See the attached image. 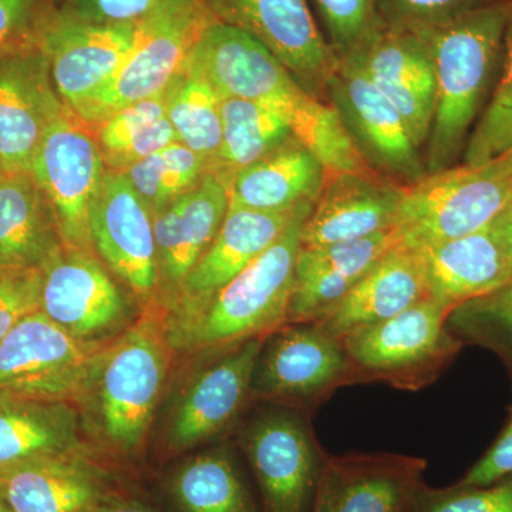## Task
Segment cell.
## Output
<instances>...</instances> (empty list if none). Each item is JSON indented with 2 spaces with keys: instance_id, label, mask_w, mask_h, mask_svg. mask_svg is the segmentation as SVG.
Here are the masks:
<instances>
[{
  "instance_id": "27",
  "label": "cell",
  "mask_w": 512,
  "mask_h": 512,
  "mask_svg": "<svg viewBox=\"0 0 512 512\" xmlns=\"http://www.w3.org/2000/svg\"><path fill=\"white\" fill-rule=\"evenodd\" d=\"M82 430L74 402L0 390V473L35 458L83 450Z\"/></svg>"
},
{
  "instance_id": "29",
  "label": "cell",
  "mask_w": 512,
  "mask_h": 512,
  "mask_svg": "<svg viewBox=\"0 0 512 512\" xmlns=\"http://www.w3.org/2000/svg\"><path fill=\"white\" fill-rule=\"evenodd\" d=\"M430 298L453 311L512 282V262L491 227L420 251Z\"/></svg>"
},
{
  "instance_id": "8",
  "label": "cell",
  "mask_w": 512,
  "mask_h": 512,
  "mask_svg": "<svg viewBox=\"0 0 512 512\" xmlns=\"http://www.w3.org/2000/svg\"><path fill=\"white\" fill-rule=\"evenodd\" d=\"M343 340L315 322L286 323L266 336L251 380V400L315 412L339 387L356 384Z\"/></svg>"
},
{
  "instance_id": "13",
  "label": "cell",
  "mask_w": 512,
  "mask_h": 512,
  "mask_svg": "<svg viewBox=\"0 0 512 512\" xmlns=\"http://www.w3.org/2000/svg\"><path fill=\"white\" fill-rule=\"evenodd\" d=\"M326 99L373 171L406 187L426 177L420 148L413 143L399 111L355 60L339 62L338 72L326 86Z\"/></svg>"
},
{
  "instance_id": "15",
  "label": "cell",
  "mask_w": 512,
  "mask_h": 512,
  "mask_svg": "<svg viewBox=\"0 0 512 512\" xmlns=\"http://www.w3.org/2000/svg\"><path fill=\"white\" fill-rule=\"evenodd\" d=\"M212 18L245 30L268 47L299 84L326 99L339 59L320 33L308 0H202Z\"/></svg>"
},
{
  "instance_id": "9",
  "label": "cell",
  "mask_w": 512,
  "mask_h": 512,
  "mask_svg": "<svg viewBox=\"0 0 512 512\" xmlns=\"http://www.w3.org/2000/svg\"><path fill=\"white\" fill-rule=\"evenodd\" d=\"M309 414L262 404L239 430L265 512H311L325 450L319 446Z\"/></svg>"
},
{
  "instance_id": "16",
  "label": "cell",
  "mask_w": 512,
  "mask_h": 512,
  "mask_svg": "<svg viewBox=\"0 0 512 512\" xmlns=\"http://www.w3.org/2000/svg\"><path fill=\"white\" fill-rule=\"evenodd\" d=\"M93 249L111 274L151 305L160 286L153 215L121 171L104 174L92 210Z\"/></svg>"
},
{
  "instance_id": "41",
  "label": "cell",
  "mask_w": 512,
  "mask_h": 512,
  "mask_svg": "<svg viewBox=\"0 0 512 512\" xmlns=\"http://www.w3.org/2000/svg\"><path fill=\"white\" fill-rule=\"evenodd\" d=\"M167 92L130 104L99 124V147L106 157L165 116Z\"/></svg>"
},
{
  "instance_id": "39",
  "label": "cell",
  "mask_w": 512,
  "mask_h": 512,
  "mask_svg": "<svg viewBox=\"0 0 512 512\" xmlns=\"http://www.w3.org/2000/svg\"><path fill=\"white\" fill-rule=\"evenodd\" d=\"M504 0H379L384 28L421 33Z\"/></svg>"
},
{
  "instance_id": "44",
  "label": "cell",
  "mask_w": 512,
  "mask_h": 512,
  "mask_svg": "<svg viewBox=\"0 0 512 512\" xmlns=\"http://www.w3.org/2000/svg\"><path fill=\"white\" fill-rule=\"evenodd\" d=\"M178 141L173 126L167 116L158 120L153 126L146 128L143 133L137 134L131 138L128 143L120 147L119 150L103 157V160L116 171H124L130 165L144 160V158L153 156L158 151Z\"/></svg>"
},
{
  "instance_id": "19",
  "label": "cell",
  "mask_w": 512,
  "mask_h": 512,
  "mask_svg": "<svg viewBox=\"0 0 512 512\" xmlns=\"http://www.w3.org/2000/svg\"><path fill=\"white\" fill-rule=\"evenodd\" d=\"M426 468L403 454L326 453L311 512H413Z\"/></svg>"
},
{
  "instance_id": "5",
  "label": "cell",
  "mask_w": 512,
  "mask_h": 512,
  "mask_svg": "<svg viewBox=\"0 0 512 512\" xmlns=\"http://www.w3.org/2000/svg\"><path fill=\"white\" fill-rule=\"evenodd\" d=\"M450 312L430 298L343 336L356 382H382L410 392L436 382L463 349L448 329Z\"/></svg>"
},
{
  "instance_id": "3",
  "label": "cell",
  "mask_w": 512,
  "mask_h": 512,
  "mask_svg": "<svg viewBox=\"0 0 512 512\" xmlns=\"http://www.w3.org/2000/svg\"><path fill=\"white\" fill-rule=\"evenodd\" d=\"M171 353L163 312L143 313L100 350L76 404L111 450L133 454L143 446L167 382Z\"/></svg>"
},
{
  "instance_id": "45",
  "label": "cell",
  "mask_w": 512,
  "mask_h": 512,
  "mask_svg": "<svg viewBox=\"0 0 512 512\" xmlns=\"http://www.w3.org/2000/svg\"><path fill=\"white\" fill-rule=\"evenodd\" d=\"M42 0H0V56L29 46L26 43Z\"/></svg>"
},
{
  "instance_id": "35",
  "label": "cell",
  "mask_w": 512,
  "mask_h": 512,
  "mask_svg": "<svg viewBox=\"0 0 512 512\" xmlns=\"http://www.w3.org/2000/svg\"><path fill=\"white\" fill-rule=\"evenodd\" d=\"M447 325L463 346L494 353L512 382V282L456 306L448 315Z\"/></svg>"
},
{
  "instance_id": "40",
  "label": "cell",
  "mask_w": 512,
  "mask_h": 512,
  "mask_svg": "<svg viewBox=\"0 0 512 512\" xmlns=\"http://www.w3.org/2000/svg\"><path fill=\"white\" fill-rule=\"evenodd\" d=\"M42 269L0 266V342L16 325L40 311Z\"/></svg>"
},
{
  "instance_id": "49",
  "label": "cell",
  "mask_w": 512,
  "mask_h": 512,
  "mask_svg": "<svg viewBox=\"0 0 512 512\" xmlns=\"http://www.w3.org/2000/svg\"><path fill=\"white\" fill-rule=\"evenodd\" d=\"M5 173H6L5 168H3V165L0 164V177H2V175L5 174Z\"/></svg>"
},
{
  "instance_id": "22",
  "label": "cell",
  "mask_w": 512,
  "mask_h": 512,
  "mask_svg": "<svg viewBox=\"0 0 512 512\" xmlns=\"http://www.w3.org/2000/svg\"><path fill=\"white\" fill-rule=\"evenodd\" d=\"M397 228L369 238L323 247L301 248L288 309V323L316 322L339 302L397 245Z\"/></svg>"
},
{
  "instance_id": "25",
  "label": "cell",
  "mask_w": 512,
  "mask_h": 512,
  "mask_svg": "<svg viewBox=\"0 0 512 512\" xmlns=\"http://www.w3.org/2000/svg\"><path fill=\"white\" fill-rule=\"evenodd\" d=\"M0 494L13 512H86L110 497L106 473L83 450L2 471Z\"/></svg>"
},
{
  "instance_id": "10",
  "label": "cell",
  "mask_w": 512,
  "mask_h": 512,
  "mask_svg": "<svg viewBox=\"0 0 512 512\" xmlns=\"http://www.w3.org/2000/svg\"><path fill=\"white\" fill-rule=\"evenodd\" d=\"M96 252L62 247L42 268L40 311L72 338L107 345L141 318Z\"/></svg>"
},
{
  "instance_id": "1",
  "label": "cell",
  "mask_w": 512,
  "mask_h": 512,
  "mask_svg": "<svg viewBox=\"0 0 512 512\" xmlns=\"http://www.w3.org/2000/svg\"><path fill=\"white\" fill-rule=\"evenodd\" d=\"M312 208L313 202L302 204L281 237L210 298L165 309V338L173 353L208 355L266 338L288 323L302 229Z\"/></svg>"
},
{
  "instance_id": "42",
  "label": "cell",
  "mask_w": 512,
  "mask_h": 512,
  "mask_svg": "<svg viewBox=\"0 0 512 512\" xmlns=\"http://www.w3.org/2000/svg\"><path fill=\"white\" fill-rule=\"evenodd\" d=\"M163 0H70L67 13L100 25H134L146 19Z\"/></svg>"
},
{
  "instance_id": "14",
  "label": "cell",
  "mask_w": 512,
  "mask_h": 512,
  "mask_svg": "<svg viewBox=\"0 0 512 512\" xmlns=\"http://www.w3.org/2000/svg\"><path fill=\"white\" fill-rule=\"evenodd\" d=\"M104 346L72 338L42 311L30 313L0 342V390L76 403Z\"/></svg>"
},
{
  "instance_id": "7",
  "label": "cell",
  "mask_w": 512,
  "mask_h": 512,
  "mask_svg": "<svg viewBox=\"0 0 512 512\" xmlns=\"http://www.w3.org/2000/svg\"><path fill=\"white\" fill-rule=\"evenodd\" d=\"M211 20L202 0H163L137 23L136 42L119 72L74 116L100 124L130 104L167 92Z\"/></svg>"
},
{
  "instance_id": "48",
  "label": "cell",
  "mask_w": 512,
  "mask_h": 512,
  "mask_svg": "<svg viewBox=\"0 0 512 512\" xmlns=\"http://www.w3.org/2000/svg\"><path fill=\"white\" fill-rule=\"evenodd\" d=\"M0 512H13L9 504L6 503L5 498L2 497V494H0Z\"/></svg>"
},
{
  "instance_id": "11",
  "label": "cell",
  "mask_w": 512,
  "mask_h": 512,
  "mask_svg": "<svg viewBox=\"0 0 512 512\" xmlns=\"http://www.w3.org/2000/svg\"><path fill=\"white\" fill-rule=\"evenodd\" d=\"M265 338L245 340L198 356L197 369L173 397L163 427L164 446L184 453L217 439L237 423L251 400V380Z\"/></svg>"
},
{
  "instance_id": "38",
  "label": "cell",
  "mask_w": 512,
  "mask_h": 512,
  "mask_svg": "<svg viewBox=\"0 0 512 512\" xmlns=\"http://www.w3.org/2000/svg\"><path fill=\"white\" fill-rule=\"evenodd\" d=\"M413 512H512V478L490 485H458L417 491Z\"/></svg>"
},
{
  "instance_id": "20",
  "label": "cell",
  "mask_w": 512,
  "mask_h": 512,
  "mask_svg": "<svg viewBox=\"0 0 512 512\" xmlns=\"http://www.w3.org/2000/svg\"><path fill=\"white\" fill-rule=\"evenodd\" d=\"M348 59L396 107L416 147L427 144L436 110V69L427 40L419 33L382 26Z\"/></svg>"
},
{
  "instance_id": "12",
  "label": "cell",
  "mask_w": 512,
  "mask_h": 512,
  "mask_svg": "<svg viewBox=\"0 0 512 512\" xmlns=\"http://www.w3.org/2000/svg\"><path fill=\"white\" fill-rule=\"evenodd\" d=\"M99 143L66 109L46 131L30 174L55 212L64 247L94 252L90 210L101 181Z\"/></svg>"
},
{
  "instance_id": "28",
  "label": "cell",
  "mask_w": 512,
  "mask_h": 512,
  "mask_svg": "<svg viewBox=\"0 0 512 512\" xmlns=\"http://www.w3.org/2000/svg\"><path fill=\"white\" fill-rule=\"evenodd\" d=\"M328 171L295 137L225 183L228 208L281 212L318 200Z\"/></svg>"
},
{
  "instance_id": "36",
  "label": "cell",
  "mask_w": 512,
  "mask_h": 512,
  "mask_svg": "<svg viewBox=\"0 0 512 512\" xmlns=\"http://www.w3.org/2000/svg\"><path fill=\"white\" fill-rule=\"evenodd\" d=\"M512 148V10L504 36L501 74L493 96L471 131L463 163L480 165L503 156Z\"/></svg>"
},
{
  "instance_id": "33",
  "label": "cell",
  "mask_w": 512,
  "mask_h": 512,
  "mask_svg": "<svg viewBox=\"0 0 512 512\" xmlns=\"http://www.w3.org/2000/svg\"><path fill=\"white\" fill-rule=\"evenodd\" d=\"M165 116L178 141L214 167L221 150L220 99L197 77L181 73L168 87Z\"/></svg>"
},
{
  "instance_id": "24",
  "label": "cell",
  "mask_w": 512,
  "mask_h": 512,
  "mask_svg": "<svg viewBox=\"0 0 512 512\" xmlns=\"http://www.w3.org/2000/svg\"><path fill=\"white\" fill-rule=\"evenodd\" d=\"M430 299L424 256L397 245L316 325L342 339Z\"/></svg>"
},
{
  "instance_id": "32",
  "label": "cell",
  "mask_w": 512,
  "mask_h": 512,
  "mask_svg": "<svg viewBox=\"0 0 512 512\" xmlns=\"http://www.w3.org/2000/svg\"><path fill=\"white\" fill-rule=\"evenodd\" d=\"M221 150L214 174L227 183L242 168L256 163L292 138L288 121L278 111L242 99L220 100Z\"/></svg>"
},
{
  "instance_id": "43",
  "label": "cell",
  "mask_w": 512,
  "mask_h": 512,
  "mask_svg": "<svg viewBox=\"0 0 512 512\" xmlns=\"http://www.w3.org/2000/svg\"><path fill=\"white\" fill-rule=\"evenodd\" d=\"M508 478H512V402L497 439L456 484L490 485Z\"/></svg>"
},
{
  "instance_id": "6",
  "label": "cell",
  "mask_w": 512,
  "mask_h": 512,
  "mask_svg": "<svg viewBox=\"0 0 512 512\" xmlns=\"http://www.w3.org/2000/svg\"><path fill=\"white\" fill-rule=\"evenodd\" d=\"M211 87L218 99H242L278 111L289 127L315 116L320 100L306 92L265 45L245 30L211 20L202 30L183 72Z\"/></svg>"
},
{
  "instance_id": "31",
  "label": "cell",
  "mask_w": 512,
  "mask_h": 512,
  "mask_svg": "<svg viewBox=\"0 0 512 512\" xmlns=\"http://www.w3.org/2000/svg\"><path fill=\"white\" fill-rule=\"evenodd\" d=\"M170 493L181 512H258L225 446L185 461L171 478Z\"/></svg>"
},
{
  "instance_id": "26",
  "label": "cell",
  "mask_w": 512,
  "mask_h": 512,
  "mask_svg": "<svg viewBox=\"0 0 512 512\" xmlns=\"http://www.w3.org/2000/svg\"><path fill=\"white\" fill-rule=\"evenodd\" d=\"M301 205L281 212L228 208L217 237L192 266L164 311L200 302L220 291L281 237Z\"/></svg>"
},
{
  "instance_id": "30",
  "label": "cell",
  "mask_w": 512,
  "mask_h": 512,
  "mask_svg": "<svg viewBox=\"0 0 512 512\" xmlns=\"http://www.w3.org/2000/svg\"><path fill=\"white\" fill-rule=\"evenodd\" d=\"M62 247L55 212L35 178L6 171L0 177V266L42 269Z\"/></svg>"
},
{
  "instance_id": "47",
  "label": "cell",
  "mask_w": 512,
  "mask_h": 512,
  "mask_svg": "<svg viewBox=\"0 0 512 512\" xmlns=\"http://www.w3.org/2000/svg\"><path fill=\"white\" fill-rule=\"evenodd\" d=\"M86 512H154L136 501L119 500V498H106L101 503L94 505Z\"/></svg>"
},
{
  "instance_id": "37",
  "label": "cell",
  "mask_w": 512,
  "mask_h": 512,
  "mask_svg": "<svg viewBox=\"0 0 512 512\" xmlns=\"http://www.w3.org/2000/svg\"><path fill=\"white\" fill-rule=\"evenodd\" d=\"M328 43L340 60L348 59L382 28L379 0H313Z\"/></svg>"
},
{
  "instance_id": "46",
  "label": "cell",
  "mask_w": 512,
  "mask_h": 512,
  "mask_svg": "<svg viewBox=\"0 0 512 512\" xmlns=\"http://www.w3.org/2000/svg\"><path fill=\"white\" fill-rule=\"evenodd\" d=\"M491 229L512 262V204L491 224Z\"/></svg>"
},
{
  "instance_id": "4",
  "label": "cell",
  "mask_w": 512,
  "mask_h": 512,
  "mask_svg": "<svg viewBox=\"0 0 512 512\" xmlns=\"http://www.w3.org/2000/svg\"><path fill=\"white\" fill-rule=\"evenodd\" d=\"M512 204V148L480 165L458 164L406 187L397 231L423 251L491 227Z\"/></svg>"
},
{
  "instance_id": "34",
  "label": "cell",
  "mask_w": 512,
  "mask_h": 512,
  "mask_svg": "<svg viewBox=\"0 0 512 512\" xmlns=\"http://www.w3.org/2000/svg\"><path fill=\"white\" fill-rule=\"evenodd\" d=\"M207 167L180 141L121 171L147 205L151 215L163 211L200 183Z\"/></svg>"
},
{
  "instance_id": "2",
  "label": "cell",
  "mask_w": 512,
  "mask_h": 512,
  "mask_svg": "<svg viewBox=\"0 0 512 512\" xmlns=\"http://www.w3.org/2000/svg\"><path fill=\"white\" fill-rule=\"evenodd\" d=\"M512 0L495 3L419 35L436 69V110L427 140V174L457 165L501 67Z\"/></svg>"
},
{
  "instance_id": "17",
  "label": "cell",
  "mask_w": 512,
  "mask_h": 512,
  "mask_svg": "<svg viewBox=\"0 0 512 512\" xmlns=\"http://www.w3.org/2000/svg\"><path fill=\"white\" fill-rule=\"evenodd\" d=\"M134 25H100L57 15L43 26L37 45L49 60L53 84L64 106L76 113L110 82L136 42Z\"/></svg>"
},
{
  "instance_id": "23",
  "label": "cell",
  "mask_w": 512,
  "mask_h": 512,
  "mask_svg": "<svg viewBox=\"0 0 512 512\" xmlns=\"http://www.w3.org/2000/svg\"><path fill=\"white\" fill-rule=\"evenodd\" d=\"M228 212V191L214 174L153 215L158 275L164 306L217 237Z\"/></svg>"
},
{
  "instance_id": "18",
  "label": "cell",
  "mask_w": 512,
  "mask_h": 512,
  "mask_svg": "<svg viewBox=\"0 0 512 512\" xmlns=\"http://www.w3.org/2000/svg\"><path fill=\"white\" fill-rule=\"evenodd\" d=\"M67 107L39 45L0 56V164L30 173L46 131Z\"/></svg>"
},
{
  "instance_id": "21",
  "label": "cell",
  "mask_w": 512,
  "mask_h": 512,
  "mask_svg": "<svg viewBox=\"0 0 512 512\" xmlns=\"http://www.w3.org/2000/svg\"><path fill=\"white\" fill-rule=\"evenodd\" d=\"M406 185L376 171L329 174L302 229V247H323L396 228Z\"/></svg>"
}]
</instances>
